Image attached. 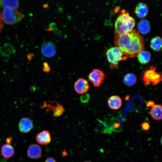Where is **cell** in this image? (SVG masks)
I'll return each mask as SVG.
<instances>
[{"label": "cell", "instance_id": "obj_2", "mask_svg": "<svg viewBox=\"0 0 162 162\" xmlns=\"http://www.w3.org/2000/svg\"><path fill=\"white\" fill-rule=\"evenodd\" d=\"M135 23V19L130 16L128 12L122 10L115 22V34H122L130 32L133 30Z\"/></svg>", "mask_w": 162, "mask_h": 162}, {"label": "cell", "instance_id": "obj_25", "mask_svg": "<svg viewBox=\"0 0 162 162\" xmlns=\"http://www.w3.org/2000/svg\"><path fill=\"white\" fill-rule=\"evenodd\" d=\"M141 127L144 130L148 131L150 128V126L148 122H144L142 123Z\"/></svg>", "mask_w": 162, "mask_h": 162}, {"label": "cell", "instance_id": "obj_34", "mask_svg": "<svg viewBox=\"0 0 162 162\" xmlns=\"http://www.w3.org/2000/svg\"><path fill=\"white\" fill-rule=\"evenodd\" d=\"M84 162H91L90 161H86Z\"/></svg>", "mask_w": 162, "mask_h": 162}, {"label": "cell", "instance_id": "obj_14", "mask_svg": "<svg viewBox=\"0 0 162 162\" xmlns=\"http://www.w3.org/2000/svg\"><path fill=\"white\" fill-rule=\"evenodd\" d=\"M108 104L109 107L112 109L118 110L121 107L122 101L119 96L113 95L109 98Z\"/></svg>", "mask_w": 162, "mask_h": 162}, {"label": "cell", "instance_id": "obj_16", "mask_svg": "<svg viewBox=\"0 0 162 162\" xmlns=\"http://www.w3.org/2000/svg\"><path fill=\"white\" fill-rule=\"evenodd\" d=\"M1 152L2 155L4 157L9 158L13 155L14 151L12 146L7 144L3 145L2 147Z\"/></svg>", "mask_w": 162, "mask_h": 162}, {"label": "cell", "instance_id": "obj_9", "mask_svg": "<svg viewBox=\"0 0 162 162\" xmlns=\"http://www.w3.org/2000/svg\"><path fill=\"white\" fill-rule=\"evenodd\" d=\"M28 156L32 159L40 158L42 156V150L41 147L36 144L30 145L27 150Z\"/></svg>", "mask_w": 162, "mask_h": 162}, {"label": "cell", "instance_id": "obj_11", "mask_svg": "<svg viewBox=\"0 0 162 162\" xmlns=\"http://www.w3.org/2000/svg\"><path fill=\"white\" fill-rule=\"evenodd\" d=\"M32 121L28 118H22L20 121L18 127L20 131L22 133H27L33 128Z\"/></svg>", "mask_w": 162, "mask_h": 162}, {"label": "cell", "instance_id": "obj_24", "mask_svg": "<svg viewBox=\"0 0 162 162\" xmlns=\"http://www.w3.org/2000/svg\"><path fill=\"white\" fill-rule=\"evenodd\" d=\"M43 70L45 73H49L51 70V68L46 62H44L43 63Z\"/></svg>", "mask_w": 162, "mask_h": 162}, {"label": "cell", "instance_id": "obj_8", "mask_svg": "<svg viewBox=\"0 0 162 162\" xmlns=\"http://www.w3.org/2000/svg\"><path fill=\"white\" fill-rule=\"evenodd\" d=\"M74 88L76 92L79 94H84L89 90V86L88 81L83 78L78 79L75 82Z\"/></svg>", "mask_w": 162, "mask_h": 162}, {"label": "cell", "instance_id": "obj_33", "mask_svg": "<svg viewBox=\"0 0 162 162\" xmlns=\"http://www.w3.org/2000/svg\"><path fill=\"white\" fill-rule=\"evenodd\" d=\"M129 98V95H128L125 98V100H128Z\"/></svg>", "mask_w": 162, "mask_h": 162}, {"label": "cell", "instance_id": "obj_29", "mask_svg": "<svg viewBox=\"0 0 162 162\" xmlns=\"http://www.w3.org/2000/svg\"><path fill=\"white\" fill-rule=\"evenodd\" d=\"M44 162H57L55 160L51 157H49L47 158Z\"/></svg>", "mask_w": 162, "mask_h": 162}, {"label": "cell", "instance_id": "obj_18", "mask_svg": "<svg viewBox=\"0 0 162 162\" xmlns=\"http://www.w3.org/2000/svg\"><path fill=\"white\" fill-rule=\"evenodd\" d=\"M137 56L138 60L140 63L146 64L150 62L151 54L147 51L142 50L138 54Z\"/></svg>", "mask_w": 162, "mask_h": 162}, {"label": "cell", "instance_id": "obj_19", "mask_svg": "<svg viewBox=\"0 0 162 162\" xmlns=\"http://www.w3.org/2000/svg\"><path fill=\"white\" fill-rule=\"evenodd\" d=\"M138 29L141 33L143 34H147L150 29L148 21L146 20H143L140 21L138 24Z\"/></svg>", "mask_w": 162, "mask_h": 162}, {"label": "cell", "instance_id": "obj_13", "mask_svg": "<svg viewBox=\"0 0 162 162\" xmlns=\"http://www.w3.org/2000/svg\"><path fill=\"white\" fill-rule=\"evenodd\" d=\"M148 8L147 5L144 3H139L134 9L136 16L140 18H143L148 15Z\"/></svg>", "mask_w": 162, "mask_h": 162}, {"label": "cell", "instance_id": "obj_20", "mask_svg": "<svg viewBox=\"0 0 162 162\" xmlns=\"http://www.w3.org/2000/svg\"><path fill=\"white\" fill-rule=\"evenodd\" d=\"M137 80L136 76L131 73L127 74L123 77L124 83L128 87L132 86L134 85L136 82Z\"/></svg>", "mask_w": 162, "mask_h": 162}, {"label": "cell", "instance_id": "obj_17", "mask_svg": "<svg viewBox=\"0 0 162 162\" xmlns=\"http://www.w3.org/2000/svg\"><path fill=\"white\" fill-rule=\"evenodd\" d=\"M19 4V0H0V7L4 8H8L16 9Z\"/></svg>", "mask_w": 162, "mask_h": 162}, {"label": "cell", "instance_id": "obj_12", "mask_svg": "<svg viewBox=\"0 0 162 162\" xmlns=\"http://www.w3.org/2000/svg\"><path fill=\"white\" fill-rule=\"evenodd\" d=\"M156 68L151 66L143 72L142 76V80L144 85L146 86L150 84L156 72Z\"/></svg>", "mask_w": 162, "mask_h": 162}, {"label": "cell", "instance_id": "obj_1", "mask_svg": "<svg viewBox=\"0 0 162 162\" xmlns=\"http://www.w3.org/2000/svg\"><path fill=\"white\" fill-rule=\"evenodd\" d=\"M116 47L119 48L127 59L134 58L144 49V41L142 37L136 30L116 35L114 38Z\"/></svg>", "mask_w": 162, "mask_h": 162}, {"label": "cell", "instance_id": "obj_31", "mask_svg": "<svg viewBox=\"0 0 162 162\" xmlns=\"http://www.w3.org/2000/svg\"><path fill=\"white\" fill-rule=\"evenodd\" d=\"M12 138H9L6 139V142L8 144H9Z\"/></svg>", "mask_w": 162, "mask_h": 162}, {"label": "cell", "instance_id": "obj_30", "mask_svg": "<svg viewBox=\"0 0 162 162\" xmlns=\"http://www.w3.org/2000/svg\"><path fill=\"white\" fill-rule=\"evenodd\" d=\"M120 126V124L118 123H116L114 124V127L115 128L117 129Z\"/></svg>", "mask_w": 162, "mask_h": 162}, {"label": "cell", "instance_id": "obj_22", "mask_svg": "<svg viewBox=\"0 0 162 162\" xmlns=\"http://www.w3.org/2000/svg\"><path fill=\"white\" fill-rule=\"evenodd\" d=\"M161 74L156 72L150 81V84L152 86H156L162 80Z\"/></svg>", "mask_w": 162, "mask_h": 162}, {"label": "cell", "instance_id": "obj_6", "mask_svg": "<svg viewBox=\"0 0 162 162\" xmlns=\"http://www.w3.org/2000/svg\"><path fill=\"white\" fill-rule=\"evenodd\" d=\"M50 103L46 102H44L42 106L47 108V110L52 111L54 116L57 117L61 116L65 111V109L61 104L58 103L56 101L51 102L49 100Z\"/></svg>", "mask_w": 162, "mask_h": 162}, {"label": "cell", "instance_id": "obj_28", "mask_svg": "<svg viewBox=\"0 0 162 162\" xmlns=\"http://www.w3.org/2000/svg\"><path fill=\"white\" fill-rule=\"evenodd\" d=\"M3 22L2 15L0 11V32L2 31L4 28Z\"/></svg>", "mask_w": 162, "mask_h": 162}, {"label": "cell", "instance_id": "obj_5", "mask_svg": "<svg viewBox=\"0 0 162 162\" xmlns=\"http://www.w3.org/2000/svg\"><path fill=\"white\" fill-rule=\"evenodd\" d=\"M105 75L101 70L94 69L89 73L88 78L95 87H99L103 83Z\"/></svg>", "mask_w": 162, "mask_h": 162}, {"label": "cell", "instance_id": "obj_23", "mask_svg": "<svg viewBox=\"0 0 162 162\" xmlns=\"http://www.w3.org/2000/svg\"><path fill=\"white\" fill-rule=\"evenodd\" d=\"M89 99V95L88 94H84L80 98V100L82 102L86 103L87 102Z\"/></svg>", "mask_w": 162, "mask_h": 162}, {"label": "cell", "instance_id": "obj_27", "mask_svg": "<svg viewBox=\"0 0 162 162\" xmlns=\"http://www.w3.org/2000/svg\"><path fill=\"white\" fill-rule=\"evenodd\" d=\"M146 105L147 107H152L155 104V103L153 101H150L147 102H145Z\"/></svg>", "mask_w": 162, "mask_h": 162}, {"label": "cell", "instance_id": "obj_3", "mask_svg": "<svg viewBox=\"0 0 162 162\" xmlns=\"http://www.w3.org/2000/svg\"><path fill=\"white\" fill-rule=\"evenodd\" d=\"M1 15L3 22L8 25L17 23L23 19L22 14L16 9L4 8Z\"/></svg>", "mask_w": 162, "mask_h": 162}, {"label": "cell", "instance_id": "obj_21", "mask_svg": "<svg viewBox=\"0 0 162 162\" xmlns=\"http://www.w3.org/2000/svg\"><path fill=\"white\" fill-rule=\"evenodd\" d=\"M162 39L159 36L153 38L150 42V46L152 49L157 51H160L162 47Z\"/></svg>", "mask_w": 162, "mask_h": 162}, {"label": "cell", "instance_id": "obj_4", "mask_svg": "<svg viewBox=\"0 0 162 162\" xmlns=\"http://www.w3.org/2000/svg\"><path fill=\"white\" fill-rule=\"evenodd\" d=\"M106 55L112 69L116 68L120 61L127 59L121 50L116 46L109 49L106 52Z\"/></svg>", "mask_w": 162, "mask_h": 162}, {"label": "cell", "instance_id": "obj_26", "mask_svg": "<svg viewBox=\"0 0 162 162\" xmlns=\"http://www.w3.org/2000/svg\"><path fill=\"white\" fill-rule=\"evenodd\" d=\"M56 24L55 23H52L50 24L49 28L47 29V31H50L54 30L56 28Z\"/></svg>", "mask_w": 162, "mask_h": 162}, {"label": "cell", "instance_id": "obj_7", "mask_svg": "<svg viewBox=\"0 0 162 162\" xmlns=\"http://www.w3.org/2000/svg\"><path fill=\"white\" fill-rule=\"evenodd\" d=\"M41 50L44 56L47 58H51L56 53V46L54 43L52 41H46L42 44Z\"/></svg>", "mask_w": 162, "mask_h": 162}, {"label": "cell", "instance_id": "obj_15", "mask_svg": "<svg viewBox=\"0 0 162 162\" xmlns=\"http://www.w3.org/2000/svg\"><path fill=\"white\" fill-rule=\"evenodd\" d=\"M152 118L157 120H160L162 118V107L161 105L155 104L151 107L150 110Z\"/></svg>", "mask_w": 162, "mask_h": 162}, {"label": "cell", "instance_id": "obj_10", "mask_svg": "<svg viewBox=\"0 0 162 162\" xmlns=\"http://www.w3.org/2000/svg\"><path fill=\"white\" fill-rule=\"evenodd\" d=\"M37 142L39 144L46 145L51 141V137L49 131L44 130L38 134L36 136Z\"/></svg>", "mask_w": 162, "mask_h": 162}, {"label": "cell", "instance_id": "obj_32", "mask_svg": "<svg viewBox=\"0 0 162 162\" xmlns=\"http://www.w3.org/2000/svg\"><path fill=\"white\" fill-rule=\"evenodd\" d=\"M43 7L44 8H46L48 7V4H45L43 5Z\"/></svg>", "mask_w": 162, "mask_h": 162}]
</instances>
